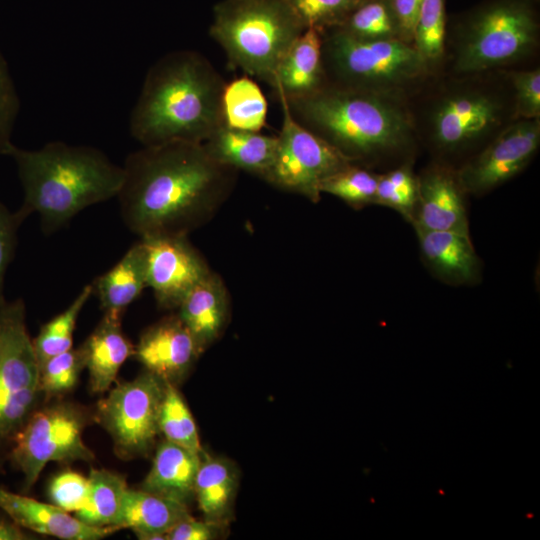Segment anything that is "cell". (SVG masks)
<instances>
[{
  "instance_id": "obj_30",
  "label": "cell",
  "mask_w": 540,
  "mask_h": 540,
  "mask_svg": "<svg viewBox=\"0 0 540 540\" xmlns=\"http://www.w3.org/2000/svg\"><path fill=\"white\" fill-rule=\"evenodd\" d=\"M91 295L93 288L88 284L64 311L41 326L38 335L32 339L39 365L72 348L78 317Z\"/></svg>"
},
{
  "instance_id": "obj_21",
  "label": "cell",
  "mask_w": 540,
  "mask_h": 540,
  "mask_svg": "<svg viewBox=\"0 0 540 540\" xmlns=\"http://www.w3.org/2000/svg\"><path fill=\"white\" fill-rule=\"evenodd\" d=\"M190 516L186 504L142 489L127 488L113 527L130 529L142 540H166V533Z\"/></svg>"
},
{
  "instance_id": "obj_14",
  "label": "cell",
  "mask_w": 540,
  "mask_h": 540,
  "mask_svg": "<svg viewBox=\"0 0 540 540\" xmlns=\"http://www.w3.org/2000/svg\"><path fill=\"white\" fill-rule=\"evenodd\" d=\"M141 240L147 254V287L162 309H177L186 295L212 272L188 236Z\"/></svg>"
},
{
  "instance_id": "obj_26",
  "label": "cell",
  "mask_w": 540,
  "mask_h": 540,
  "mask_svg": "<svg viewBox=\"0 0 540 540\" xmlns=\"http://www.w3.org/2000/svg\"><path fill=\"white\" fill-rule=\"evenodd\" d=\"M238 474L231 460L202 453L194 498L204 519L227 522L238 488Z\"/></svg>"
},
{
  "instance_id": "obj_13",
  "label": "cell",
  "mask_w": 540,
  "mask_h": 540,
  "mask_svg": "<svg viewBox=\"0 0 540 540\" xmlns=\"http://www.w3.org/2000/svg\"><path fill=\"white\" fill-rule=\"evenodd\" d=\"M540 147V118L515 120L457 170L464 191L486 194L520 174Z\"/></svg>"
},
{
  "instance_id": "obj_3",
  "label": "cell",
  "mask_w": 540,
  "mask_h": 540,
  "mask_svg": "<svg viewBox=\"0 0 540 540\" xmlns=\"http://www.w3.org/2000/svg\"><path fill=\"white\" fill-rule=\"evenodd\" d=\"M284 99L299 124L352 164L372 169L414 162L420 145L406 98L326 82L308 96Z\"/></svg>"
},
{
  "instance_id": "obj_32",
  "label": "cell",
  "mask_w": 540,
  "mask_h": 540,
  "mask_svg": "<svg viewBox=\"0 0 540 540\" xmlns=\"http://www.w3.org/2000/svg\"><path fill=\"white\" fill-rule=\"evenodd\" d=\"M336 28L358 39L401 40L389 0H365Z\"/></svg>"
},
{
  "instance_id": "obj_39",
  "label": "cell",
  "mask_w": 540,
  "mask_h": 540,
  "mask_svg": "<svg viewBox=\"0 0 540 540\" xmlns=\"http://www.w3.org/2000/svg\"><path fill=\"white\" fill-rule=\"evenodd\" d=\"M20 107L8 64L0 52V155H5Z\"/></svg>"
},
{
  "instance_id": "obj_8",
  "label": "cell",
  "mask_w": 540,
  "mask_h": 540,
  "mask_svg": "<svg viewBox=\"0 0 540 540\" xmlns=\"http://www.w3.org/2000/svg\"><path fill=\"white\" fill-rule=\"evenodd\" d=\"M328 83L409 99L430 75L412 44L364 40L332 27L319 31Z\"/></svg>"
},
{
  "instance_id": "obj_34",
  "label": "cell",
  "mask_w": 540,
  "mask_h": 540,
  "mask_svg": "<svg viewBox=\"0 0 540 540\" xmlns=\"http://www.w3.org/2000/svg\"><path fill=\"white\" fill-rule=\"evenodd\" d=\"M379 173L350 164L324 179L321 193H328L343 200L353 208L375 204Z\"/></svg>"
},
{
  "instance_id": "obj_11",
  "label": "cell",
  "mask_w": 540,
  "mask_h": 540,
  "mask_svg": "<svg viewBox=\"0 0 540 540\" xmlns=\"http://www.w3.org/2000/svg\"><path fill=\"white\" fill-rule=\"evenodd\" d=\"M165 382L145 370L133 380L118 384L102 399L95 420L110 435L115 454L123 460L146 456L159 431V414Z\"/></svg>"
},
{
  "instance_id": "obj_28",
  "label": "cell",
  "mask_w": 540,
  "mask_h": 540,
  "mask_svg": "<svg viewBox=\"0 0 540 540\" xmlns=\"http://www.w3.org/2000/svg\"><path fill=\"white\" fill-rule=\"evenodd\" d=\"M223 113L227 126L260 132L266 122L267 101L250 77L236 78L224 88Z\"/></svg>"
},
{
  "instance_id": "obj_24",
  "label": "cell",
  "mask_w": 540,
  "mask_h": 540,
  "mask_svg": "<svg viewBox=\"0 0 540 540\" xmlns=\"http://www.w3.org/2000/svg\"><path fill=\"white\" fill-rule=\"evenodd\" d=\"M202 453L164 440L156 449L152 466L140 489L188 505L194 498L195 478Z\"/></svg>"
},
{
  "instance_id": "obj_38",
  "label": "cell",
  "mask_w": 540,
  "mask_h": 540,
  "mask_svg": "<svg viewBox=\"0 0 540 540\" xmlns=\"http://www.w3.org/2000/svg\"><path fill=\"white\" fill-rule=\"evenodd\" d=\"M48 495L57 507L76 513L87 504L89 479L76 471H62L51 479Z\"/></svg>"
},
{
  "instance_id": "obj_12",
  "label": "cell",
  "mask_w": 540,
  "mask_h": 540,
  "mask_svg": "<svg viewBox=\"0 0 540 540\" xmlns=\"http://www.w3.org/2000/svg\"><path fill=\"white\" fill-rule=\"evenodd\" d=\"M276 96L282 110V127L273 162L263 180L317 203L322 181L352 163L299 124L289 112L284 97L277 93Z\"/></svg>"
},
{
  "instance_id": "obj_7",
  "label": "cell",
  "mask_w": 540,
  "mask_h": 540,
  "mask_svg": "<svg viewBox=\"0 0 540 540\" xmlns=\"http://www.w3.org/2000/svg\"><path fill=\"white\" fill-rule=\"evenodd\" d=\"M305 29L288 0H223L209 32L232 67L273 87L282 59Z\"/></svg>"
},
{
  "instance_id": "obj_4",
  "label": "cell",
  "mask_w": 540,
  "mask_h": 540,
  "mask_svg": "<svg viewBox=\"0 0 540 540\" xmlns=\"http://www.w3.org/2000/svg\"><path fill=\"white\" fill-rule=\"evenodd\" d=\"M226 81L194 50L172 51L148 70L130 116V133L142 146L204 143L225 125Z\"/></svg>"
},
{
  "instance_id": "obj_36",
  "label": "cell",
  "mask_w": 540,
  "mask_h": 540,
  "mask_svg": "<svg viewBox=\"0 0 540 540\" xmlns=\"http://www.w3.org/2000/svg\"><path fill=\"white\" fill-rule=\"evenodd\" d=\"M365 0H288L305 28L339 26Z\"/></svg>"
},
{
  "instance_id": "obj_22",
  "label": "cell",
  "mask_w": 540,
  "mask_h": 540,
  "mask_svg": "<svg viewBox=\"0 0 540 540\" xmlns=\"http://www.w3.org/2000/svg\"><path fill=\"white\" fill-rule=\"evenodd\" d=\"M321 33L306 28L282 59L273 85L287 99L308 96L326 84Z\"/></svg>"
},
{
  "instance_id": "obj_6",
  "label": "cell",
  "mask_w": 540,
  "mask_h": 540,
  "mask_svg": "<svg viewBox=\"0 0 540 540\" xmlns=\"http://www.w3.org/2000/svg\"><path fill=\"white\" fill-rule=\"evenodd\" d=\"M540 0H483L447 18L441 71L454 73L536 66Z\"/></svg>"
},
{
  "instance_id": "obj_5",
  "label": "cell",
  "mask_w": 540,
  "mask_h": 540,
  "mask_svg": "<svg viewBox=\"0 0 540 540\" xmlns=\"http://www.w3.org/2000/svg\"><path fill=\"white\" fill-rule=\"evenodd\" d=\"M16 163L24 199L18 210L25 218L37 213L49 235L82 210L117 197L123 167L92 146L53 141L36 150L11 143L5 153Z\"/></svg>"
},
{
  "instance_id": "obj_43",
  "label": "cell",
  "mask_w": 540,
  "mask_h": 540,
  "mask_svg": "<svg viewBox=\"0 0 540 540\" xmlns=\"http://www.w3.org/2000/svg\"><path fill=\"white\" fill-rule=\"evenodd\" d=\"M32 534L15 524L0 511V540H30Z\"/></svg>"
},
{
  "instance_id": "obj_37",
  "label": "cell",
  "mask_w": 540,
  "mask_h": 540,
  "mask_svg": "<svg viewBox=\"0 0 540 540\" xmlns=\"http://www.w3.org/2000/svg\"><path fill=\"white\" fill-rule=\"evenodd\" d=\"M514 92L516 120L540 118L539 65L508 70Z\"/></svg>"
},
{
  "instance_id": "obj_31",
  "label": "cell",
  "mask_w": 540,
  "mask_h": 540,
  "mask_svg": "<svg viewBox=\"0 0 540 540\" xmlns=\"http://www.w3.org/2000/svg\"><path fill=\"white\" fill-rule=\"evenodd\" d=\"M159 431L165 440L196 453L202 447L195 420L176 385L165 383L159 414Z\"/></svg>"
},
{
  "instance_id": "obj_33",
  "label": "cell",
  "mask_w": 540,
  "mask_h": 540,
  "mask_svg": "<svg viewBox=\"0 0 540 540\" xmlns=\"http://www.w3.org/2000/svg\"><path fill=\"white\" fill-rule=\"evenodd\" d=\"M414 162H405L379 173L375 204L398 211L412 222L417 199L418 180L413 171Z\"/></svg>"
},
{
  "instance_id": "obj_10",
  "label": "cell",
  "mask_w": 540,
  "mask_h": 540,
  "mask_svg": "<svg viewBox=\"0 0 540 540\" xmlns=\"http://www.w3.org/2000/svg\"><path fill=\"white\" fill-rule=\"evenodd\" d=\"M92 416L84 407L67 401L42 404L16 435L7 461L23 477L27 493L49 462H91L94 453L83 440Z\"/></svg>"
},
{
  "instance_id": "obj_42",
  "label": "cell",
  "mask_w": 540,
  "mask_h": 540,
  "mask_svg": "<svg viewBox=\"0 0 540 540\" xmlns=\"http://www.w3.org/2000/svg\"><path fill=\"white\" fill-rule=\"evenodd\" d=\"M423 0H389L398 24L400 39L412 44L416 19Z\"/></svg>"
},
{
  "instance_id": "obj_1",
  "label": "cell",
  "mask_w": 540,
  "mask_h": 540,
  "mask_svg": "<svg viewBox=\"0 0 540 540\" xmlns=\"http://www.w3.org/2000/svg\"><path fill=\"white\" fill-rule=\"evenodd\" d=\"M117 195L124 224L140 239L188 236L230 197L238 170L214 160L203 143L169 142L130 153Z\"/></svg>"
},
{
  "instance_id": "obj_25",
  "label": "cell",
  "mask_w": 540,
  "mask_h": 540,
  "mask_svg": "<svg viewBox=\"0 0 540 540\" xmlns=\"http://www.w3.org/2000/svg\"><path fill=\"white\" fill-rule=\"evenodd\" d=\"M103 313L123 315L147 287V254L143 241L133 244L123 257L92 283Z\"/></svg>"
},
{
  "instance_id": "obj_29",
  "label": "cell",
  "mask_w": 540,
  "mask_h": 540,
  "mask_svg": "<svg viewBox=\"0 0 540 540\" xmlns=\"http://www.w3.org/2000/svg\"><path fill=\"white\" fill-rule=\"evenodd\" d=\"M446 0H423L412 45L427 65L430 74L443 69L447 28Z\"/></svg>"
},
{
  "instance_id": "obj_18",
  "label": "cell",
  "mask_w": 540,
  "mask_h": 540,
  "mask_svg": "<svg viewBox=\"0 0 540 540\" xmlns=\"http://www.w3.org/2000/svg\"><path fill=\"white\" fill-rule=\"evenodd\" d=\"M122 316L103 313L98 325L79 346L89 374V388L94 394L110 389L121 366L134 355L135 346L122 330Z\"/></svg>"
},
{
  "instance_id": "obj_2",
  "label": "cell",
  "mask_w": 540,
  "mask_h": 540,
  "mask_svg": "<svg viewBox=\"0 0 540 540\" xmlns=\"http://www.w3.org/2000/svg\"><path fill=\"white\" fill-rule=\"evenodd\" d=\"M408 105L419 145L456 169L516 120L508 70L430 74Z\"/></svg>"
},
{
  "instance_id": "obj_40",
  "label": "cell",
  "mask_w": 540,
  "mask_h": 540,
  "mask_svg": "<svg viewBox=\"0 0 540 540\" xmlns=\"http://www.w3.org/2000/svg\"><path fill=\"white\" fill-rule=\"evenodd\" d=\"M25 219L18 210L11 212L0 201V305L6 301L4 296L5 276L17 247L18 230Z\"/></svg>"
},
{
  "instance_id": "obj_19",
  "label": "cell",
  "mask_w": 540,
  "mask_h": 540,
  "mask_svg": "<svg viewBox=\"0 0 540 540\" xmlns=\"http://www.w3.org/2000/svg\"><path fill=\"white\" fill-rule=\"evenodd\" d=\"M177 309L179 319L203 353L220 337L229 319L230 299L223 279L212 271Z\"/></svg>"
},
{
  "instance_id": "obj_9",
  "label": "cell",
  "mask_w": 540,
  "mask_h": 540,
  "mask_svg": "<svg viewBox=\"0 0 540 540\" xmlns=\"http://www.w3.org/2000/svg\"><path fill=\"white\" fill-rule=\"evenodd\" d=\"M39 363L21 298L0 305V467L18 432L41 405Z\"/></svg>"
},
{
  "instance_id": "obj_27",
  "label": "cell",
  "mask_w": 540,
  "mask_h": 540,
  "mask_svg": "<svg viewBox=\"0 0 540 540\" xmlns=\"http://www.w3.org/2000/svg\"><path fill=\"white\" fill-rule=\"evenodd\" d=\"M88 479L87 504L75 513V517L90 526L113 527L128 488L125 478L110 470L92 468Z\"/></svg>"
},
{
  "instance_id": "obj_16",
  "label": "cell",
  "mask_w": 540,
  "mask_h": 540,
  "mask_svg": "<svg viewBox=\"0 0 540 540\" xmlns=\"http://www.w3.org/2000/svg\"><path fill=\"white\" fill-rule=\"evenodd\" d=\"M201 354L194 338L176 314L148 327L135 345L133 357L145 370L165 383L177 386Z\"/></svg>"
},
{
  "instance_id": "obj_35",
  "label": "cell",
  "mask_w": 540,
  "mask_h": 540,
  "mask_svg": "<svg viewBox=\"0 0 540 540\" xmlns=\"http://www.w3.org/2000/svg\"><path fill=\"white\" fill-rule=\"evenodd\" d=\"M85 360L80 347L55 355L39 365V387L43 398H60L76 386Z\"/></svg>"
},
{
  "instance_id": "obj_20",
  "label": "cell",
  "mask_w": 540,
  "mask_h": 540,
  "mask_svg": "<svg viewBox=\"0 0 540 540\" xmlns=\"http://www.w3.org/2000/svg\"><path fill=\"white\" fill-rule=\"evenodd\" d=\"M414 228L426 264L440 279L458 285L478 277L479 260L469 233Z\"/></svg>"
},
{
  "instance_id": "obj_41",
  "label": "cell",
  "mask_w": 540,
  "mask_h": 540,
  "mask_svg": "<svg viewBox=\"0 0 540 540\" xmlns=\"http://www.w3.org/2000/svg\"><path fill=\"white\" fill-rule=\"evenodd\" d=\"M226 522L196 520L192 516L175 524L167 533L166 540H213L222 535Z\"/></svg>"
},
{
  "instance_id": "obj_15",
  "label": "cell",
  "mask_w": 540,
  "mask_h": 540,
  "mask_svg": "<svg viewBox=\"0 0 540 540\" xmlns=\"http://www.w3.org/2000/svg\"><path fill=\"white\" fill-rule=\"evenodd\" d=\"M418 199L411 223L426 230L469 233L464 191L456 168L432 160L417 174Z\"/></svg>"
},
{
  "instance_id": "obj_23",
  "label": "cell",
  "mask_w": 540,
  "mask_h": 540,
  "mask_svg": "<svg viewBox=\"0 0 540 540\" xmlns=\"http://www.w3.org/2000/svg\"><path fill=\"white\" fill-rule=\"evenodd\" d=\"M203 145L217 162L263 179L273 162L277 137L236 129L225 124Z\"/></svg>"
},
{
  "instance_id": "obj_17",
  "label": "cell",
  "mask_w": 540,
  "mask_h": 540,
  "mask_svg": "<svg viewBox=\"0 0 540 540\" xmlns=\"http://www.w3.org/2000/svg\"><path fill=\"white\" fill-rule=\"evenodd\" d=\"M0 511L24 530L64 540H98L116 531L87 525L54 504L0 487Z\"/></svg>"
}]
</instances>
